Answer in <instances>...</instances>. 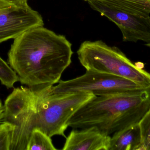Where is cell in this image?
Returning a JSON list of instances; mask_svg holds the SVG:
<instances>
[{"instance_id":"obj_20","label":"cell","mask_w":150,"mask_h":150,"mask_svg":"<svg viewBox=\"0 0 150 150\" xmlns=\"http://www.w3.org/2000/svg\"><path fill=\"white\" fill-rule=\"evenodd\" d=\"M2 108H3V106L2 105L1 102L0 100V109H2Z\"/></svg>"},{"instance_id":"obj_11","label":"cell","mask_w":150,"mask_h":150,"mask_svg":"<svg viewBox=\"0 0 150 150\" xmlns=\"http://www.w3.org/2000/svg\"><path fill=\"white\" fill-rule=\"evenodd\" d=\"M104 2L115 8L137 16L147 17L150 14V0H84Z\"/></svg>"},{"instance_id":"obj_10","label":"cell","mask_w":150,"mask_h":150,"mask_svg":"<svg viewBox=\"0 0 150 150\" xmlns=\"http://www.w3.org/2000/svg\"><path fill=\"white\" fill-rule=\"evenodd\" d=\"M142 145L138 123L114 133L110 138L109 150H140Z\"/></svg>"},{"instance_id":"obj_2","label":"cell","mask_w":150,"mask_h":150,"mask_svg":"<svg viewBox=\"0 0 150 150\" xmlns=\"http://www.w3.org/2000/svg\"><path fill=\"white\" fill-rule=\"evenodd\" d=\"M150 108V90L96 96L69 122L74 129L96 127L110 136L139 123Z\"/></svg>"},{"instance_id":"obj_15","label":"cell","mask_w":150,"mask_h":150,"mask_svg":"<svg viewBox=\"0 0 150 150\" xmlns=\"http://www.w3.org/2000/svg\"><path fill=\"white\" fill-rule=\"evenodd\" d=\"M14 128L11 124L1 122L0 123V150H10Z\"/></svg>"},{"instance_id":"obj_17","label":"cell","mask_w":150,"mask_h":150,"mask_svg":"<svg viewBox=\"0 0 150 150\" xmlns=\"http://www.w3.org/2000/svg\"><path fill=\"white\" fill-rule=\"evenodd\" d=\"M14 5H21L27 3L28 0H4Z\"/></svg>"},{"instance_id":"obj_8","label":"cell","mask_w":150,"mask_h":150,"mask_svg":"<svg viewBox=\"0 0 150 150\" xmlns=\"http://www.w3.org/2000/svg\"><path fill=\"white\" fill-rule=\"evenodd\" d=\"M44 25L41 15L28 3L13 5L0 12V43Z\"/></svg>"},{"instance_id":"obj_14","label":"cell","mask_w":150,"mask_h":150,"mask_svg":"<svg viewBox=\"0 0 150 150\" xmlns=\"http://www.w3.org/2000/svg\"><path fill=\"white\" fill-rule=\"evenodd\" d=\"M138 124L142 134V145L140 150H150V108Z\"/></svg>"},{"instance_id":"obj_22","label":"cell","mask_w":150,"mask_h":150,"mask_svg":"<svg viewBox=\"0 0 150 150\" xmlns=\"http://www.w3.org/2000/svg\"></svg>"},{"instance_id":"obj_1","label":"cell","mask_w":150,"mask_h":150,"mask_svg":"<svg viewBox=\"0 0 150 150\" xmlns=\"http://www.w3.org/2000/svg\"><path fill=\"white\" fill-rule=\"evenodd\" d=\"M72 45L64 35L44 26L14 39L8 62L22 84L30 88L53 86L72 63Z\"/></svg>"},{"instance_id":"obj_3","label":"cell","mask_w":150,"mask_h":150,"mask_svg":"<svg viewBox=\"0 0 150 150\" xmlns=\"http://www.w3.org/2000/svg\"><path fill=\"white\" fill-rule=\"evenodd\" d=\"M51 86L31 88L35 98V128L51 137L58 135L66 138L65 132L70 119L96 96L84 92L54 93L51 91Z\"/></svg>"},{"instance_id":"obj_12","label":"cell","mask_w":150,"mask_h":150,"mask_svg":"<svg viewBox=\"0 0 150 150\" xmlns=\"http://www.w3.org/2000/svg\"><path fill=\"white\" fill-rule=\"evenodd\" d=\"M51 138L40 129H34L27 144L26 150H57Z\"/></svg>"},{"instance_id":"obj_6","label":"cell","mask_w":150,"mask_h":150,"mask_svg":"<svg viewBox=\"0 0 150 150\" xmlns=\"http://www.w3.org/2000/svg\"><path fill=\"white\" fill-rule=\"evenodd\" d=\"M146 89L134 82L118 76L86 70L84 75L67 81L61 80L51 87L54 93L84 92L104 96L131 92Z\"/></svg>"},{"instance_id":"obj_18","label":"cell","mask_w":150,"mask_h":150,"mask_svg":"<svg viewBox=\"0 0 150 150\" xmlns=\"http://www.w3.org/2000/svg\"><path fill=\"white\" fill-rule=\"evenodd\" d=\"M135 65L138 68L141 69H143V68H144V64L140 62L135 63Z\"/></svg>"},{"instance_id":"obj_5","label":"cell","mask_w":150,"mask_h":150,"mask_svg":"<svg viewBox=\"0 0 150 150\" xmlns=\"http://www.w3.org/2000/svg\"><path fill=\"white\" fill-rule=\"evenodd\" d=\"M2 122L14 129L10 150H26L32 132L36 128L34 92L31 88H15L4 102Z\"/></svg>"},{"instance_id":"obj_16","label":"cell","mask_w":150,"mask_h":150,"mask_svg":"<svg viewBox=\"0 0 150 150\" xmlns=\"http://www.w3.org/2000/svg\"><path fill=\"white\" fill-rule=\"evenodd\" d=\"M14 4L4 0H0V12L8 9Z\"/></svg>"},{"instance_id":"obj_7","label":"cell","mask_w":150,"mask_h":150,"mask_svg":"<svg viewBox=\"0 0 150 150\" xmlns=\"http://www.w3.org/2000/svg\"><path fill=\"white\" fill-rule=\"evenodd\" d=\"M92 9L114 23L122 35L124 41H139L150 43V16L145 17L118 9L104 2L88 1Z\"/></svg>"},{"instance_id":"obj_21","label":"cell","mask_w":150,"mask_h":150,"mask_svg":"<svg viewBox=\"0 0 150 150\" xmlns=\"http://www.w3.org/2000/svg\"><path fill=\"white\" fill-rule=\"evenodd\" d=\"M145 45H146L147 46L150 48V43H147V44H145Z\"/></svg>"},{"instance_id":"obj_9","label":"cell","mask_w":150,"mask_h":150,"mask_svg":"<svg viewBox=\"0 0 150 150\" xmlns=\"http://www.w3.org/2000/svg\"><path fill=\"white\" fill-rule=\"evenodd\" d=\"M111 136L96 127L74 129L63 146V150H109Z\"/></svg>"},{"instance_id":"obj_13","label":"cell","mask_w":150,"mask_h":150,"mask_svg":"<svg viewBox=\"0 0 150 150\" xmlns=\"http://www.w3.org/2000/svg\"><path fill=\"white\" fill-rule=\"evenodd\" d=\"M0 81L7 88H11L19 81L16 73L0 56Z\"/></svg>"},{"instance_id":"obj_19","label":"cell","mask_w":150,"mask_h":150,"mask_svg":"<svg viewBox=\"0 0 150 150\" xmlns=\"http://www.w3.org/2000/svg\"><path fill=\"white\" fill-rule=\"evenodd\" d=\"M4 114V107L2 109H0V123L2 120Z\"/></svg>"},{"instance_id":"obj_4","label":"cell","mask_w":150,"mask_h":150,"mask_svg":"<svg viewBox=\"0 0 150 150\" xmlns=\"http://www.w3.org/2000/svg\"><path fill=\"white\" fill-rule=\"evenodd\" d=\"M77 54L86 70L121 77L150 90V73L137 68L116 47L101 40L86 41L81 44Z\"/></svg>"}]
</instances>
